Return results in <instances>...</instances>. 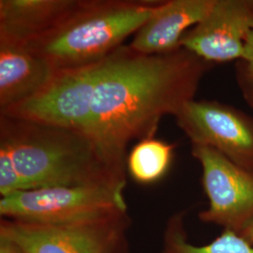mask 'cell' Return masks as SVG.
<instances>
[{
  "label": "cell",
  "mask_w": 253,
  "mask_h": 253,
  "mask_svg": "<svg viewBox=\"0 0 253 253\" xmlns=\"http://www.w3.org/2000/svg\"><path fill=\"white\" fill-rule=\"evenodd\" d=\"M184 217V213H177L170 217L164 231L161 253H253V245L229 230H223L221 235L208 244H190Z\"/></svg>",
  "instance_id": "13"
},
{
  "label": "cell",
  "mask_w": 253,
  "mask_h": 253,
  "mask_svg": "<svg viewBox=\"0 0 253 253\" xmlns=\"http://www.w3.org/2000/svg\"><path fill=\"white\" fill-rule=\"evenodd\" d=\"M81 0H0V41L27 46L52 33Z\"/></svg>",
  "instance_id": "11"
},
{
  "label": "cell",
  "mask_w": 253,
  "mask_h": 253,
  "mask_svg": "<svg viewBox=\"0 0 253 253\" xmlns=\"http://www.w3.org/2000/svg\"><path fill=\"white\" fill-rule=\"evenodd\" d=\"M25 190L23 180L16 170L9 150L0 145V194L1 198Z\"/></svg>",
  "instance_id": "15"
},
{
  "label": "cell",
  "mask_w": 253,
  "mask_h": 253,
  "mask_svg": "<svg viewBox=\"0 0 253 253\" xmlns=\"http://www.w3.org/2000/svg\"><path fill=\"white\" fill-rule=\"evenodd\" d=\"M126 212L124 190L107 187L22 190L0 200L3 218L35 224H67Z\"/></svg>",
  "instance_id": "4"
},
{
  "label": "cell",
  "mask_w": 253,
  "mask_h": 253,
  "mask_svg": "<svg viewBox=\"0 0 253 253\" xmlns=\"http://www.w3.org/2000/svg\"><path fill=\"white\" fill-rule=\"evenodd\" d=\"M203 169L202 183L209 201L201 221L239 235L253 221V172L237 166L217 150L191 145Z\"/></svg>",
  "instance_id": "7"
},
{
  "label": "cell",
  "mask_w": 253,
  "mask_h": 253,
  "mask_svg": "<svg viewBox=\"0 0 253 253\" xmlns=\"http://www.w3.org/2000/svg\"><path fill=\"white\" fill-rule=\"evenodd\" d=\"M0 145L9 150L25 190L52 187L125 190V172L108 163L86 133L0 116Z\"/></svg>",
  "instance_id": "2"
},
{
  "label": "cell",
  "mask_w": 253,
  "mask_h": 253,
  "mask_svg": "<svg viewBox=\"0 0 253 253\" xmlns=\"http://www.w3.org/2000/svg\"><path fill=\"white\" fill-rule=\"evenodd\" d=\"M174 146L155 137L140 141L126 157L130 176L140 184H153L161 180L172 163Z\"/></svg>",
  "instance_id": "14"
},
{
  "label": "cell",
  "mask_w": 253,
  "mask_h": 253,
  "mask_svg": "<svg viewBox=\"0 0 253 253\" xmlns=\"http://www.w3.org/2000/svg\"><path fill=\"white\" fill-rule=\"evenodd\" d=\"M211 64L179 48L145 54L122 45L102 64L94 93L88 135L103 158L125 172L133 140L153 138L161 119L194 100Z\"/></svg>",
  "instance_id": "1"
},
{
  "label": "cell",
  "mask_w": 253,
  "mask_h": 253,
  "mask_svg": "<svg viewBox=\"0 0 253 253\" xmlns=\"http://www.w3.org/2000/svg\"><path fill=\"white\" fill-rule=\"evenodd\" d=\"M126 213L59 225L1 219L0 236L27 253H127Z\"/></svg>",
  "instance_id": "5"
},
{
  "label": "cell",
  "mask_w": 253,
  "mask_h": 253,
  "mask_svg": "<svg viewBox=\"0 0 253 253\" xmlns=\"http://www.w3.org/2000/svg\"><path fill=\"white\" fill-rule=\"evenodd\" d=\"M0 253H27L20 246L4 236H0Z\"/></svg>",
  "instance_id": "17"
},
{
  "label": "cell",
  "mask_w": 253,
  "mask_h": 253,
  "mask_svg": "<svg viewBox=\"0 0 253 253\" xmlns=\"http://www.w3.org/2000/svg\"><path fill=\"white\" fill-rule=\"evenodd\" d=\"M102 64L103 60L87 67L56 71L35 96L0 116L67 127L88 135L94 93Z\"/></svg>",
  "instance_id": "6"
},
{
  "label": "cell",
  "mask_w": 253,
  "mask_h": 253,
  "mask_svg": "<svg viewBox=\"0 0 253 253\" xmlns=\"http://www.w3.org/2000/svg\"><path fill=\"white\" fill-rule=\"evenodd\" d=\"M253 30V0H215L208 15L190 28L181 48L208 63L242 60Z\"/></svg>",
  "instance_id": "9"
},
{
  "label": "cell",
  "mask_w": 253,
  "mask_h": 253,
  "mask_svg": "<svg viewBox=\"0 0 253 253\" xmlns=\"http://www.w3.org/2000/svg\"><path fill=\"white\" fill-rule=\"evenodd\" d=\"M56 70L26 46L0 41V114L31 99Z\"/></svg>",
  "instance_id": "12"
},
{
  "label": "cell",
  "mask_w": 253,
  "mask_h": 253,
  "mask_svg": "<svg viewBox=\"0 0 253 253\" xmlns=\"http://www.w3.org/2000/svg\"><path fill=\"white\" fill-rule=\"evenodd\" d=\"M162 2L81 0L52 33L26 47L44 57L56 71L99 63L136 34Z\"/></svg>",
  "instance_id": "3"
},
{
  "label": "cell",
  "mask_w": 253,
  "mask_h": 253,
  "mask_svg": "<svg viewBox=\"0 0 253 253\" xmlns=\"http://www.w3.org/2000/svg\"><path fill=\"white\" fill-rule=\"evenodd\" d=\"M236 82L247 103L253 109V71L240 60L235 68Z\"/></svg>",
  "instance_id": "16"
},
{
  "label": "cell",
  "mask_w": 253,
  "mask_h": 253,
  "mask_svg": "<svg viewBox=\"0 0 253 253\" xmlns=\"http://www.w3.org/2000/svg\"><path fill=\"white\" fill-rule=\"evenodd\" d=\"M191 145H206L253 172V118L215 100H192L174 116Z\"/></svg>",
  "instance_id": "8"
},
{
  "label": "cell",
  "mask_w": 253,
  "mask_h": 253,
  "mask_svg": "<svg viewBox=\"0 0 253 253\" xmlns=\"http://www.w3.org/2000/svg\"><path fill=\"white\" fill-rule=\"evenodd\" d=\"M214 3L215 0L163 1L136 32L129 46L145 54L179 49L182 38L208 15Z\"/></svg>",
  "instance_id": "10"
},
{
  "label": "cell",
  "mask_w": 253,
  "mask_h": 253,
  "mask_svg": "<svg viewBox=\"0 0 253 253\" xmlns=\"http://www.w3.org/2000/svg\"><path fill=\"white\" fill-rule=\"evenodd\" d=\"M239 235L242 236L247 242H249L250 244L253 246V221L245 230H243Z\"/></svg>",
  "instance_id": "19"
},
{
  "label": "cell",
  "mask_w": 253,
  "mask_h": 253,
  "mask_svg": "<svg viewBox=\"0 0 253 253\" xmlns=\"http://www.w3.org/2000/svg\"><path fill=\"white\" fill-rule=\"evenodd\" d=\"M242 61H244L248 65V67L253 71V30L246 42L244 57Z\"/></svg>",
  "instance_id": "18"
}]
</instances>
